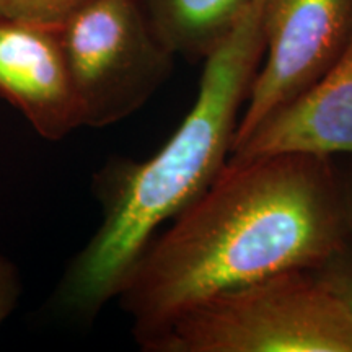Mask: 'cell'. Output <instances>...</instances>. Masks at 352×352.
Wrapping results in <instances>:
<instances>
[{
    "mask_svg": "<svg viewBox=\"0 0 352 352\" xmlns=\"http://www.w3.org/2000/svg\"><path fill=\"white\" fill-rule=\"evenodd\" d=\"M351 232L344 184L329 157L228 158L153 236L118 298L138 340L202 298L315 270L349 245Z\"/></svg>",
    "mask_w": 352,
    "mask_h": 352,
    "instance_id": "1",
    "label": "cell"
},
{
    "mask_svg": "<svg viewBox=\"0 0 352 352\" xmlns=\"http://www.w3.org/2000/svg\"><path fill=\"white\" fill-rule=\"evenodd\" d=\"M264 10L266 0H252L204 57L195 103L152 157L116 158L95 175L101 223L56 289L54 305L65 315L94 320L118 298L153 236L223 170L263 60Z\"/></svg>",
    "mask_w": 352,
    "mask_h": 352,
    "instance_id": "2",
    "label": "cell"
},
{
    "mask_svg": "<svg viewBox=\"0 0 352 352\" xmlns=\"http://www.w3.org/2000/svg\"><path fill=\"white\" fill-rule=\"evenodd\" d=\"M138 342L148 352H352V321L314 271H289L202 298Z\"/></svg>",
    "mask_w": 352,
    "mask_h": 352,
    "instance_id": "3",
    "label": "cell"
},
{
    "mask_svg": "<svg viewBox=\"0 0 352 352\" xmlns=\"http://www.w3.org/2000/svg\"><path fill=\"white\" fill-rule=\"evenodd\" d=\"M80 127L116 124L142 108L173 70L140 0H91L59 26Z\"/></svg>",
    "mask_w": 352,
    "mask_h": 352,
    "instance_id": "4",
    "label": "cell"
},
{
    "mask_svg": "<svg viewBox=\"0 0 352 352\" xmlns=\"http://www.w3.org/2000/svg\"><path fill=\"white\" fill-rule=\"evenodd\" d=\"M352 34V0H266L264 54L232 151L340 59Z\"/></svg>",
    "mask_w": 352,
    "mask_h": 352,
    "instance_id": "5",
    "label": "cell"
},
{
    "mask_svg": "<svg viewBox=\"0 0 352 352\" xmlns=\"http://www.w3.org/2000/svg\"><path fill=\"white\" fill-rule=\"evenodd\" d=\"M0 98L43 139L80 127L59 26L0 20Z\"/></svg>",
    "mask_w": 352,
    "mask_h": 352,
    "instance_id": "6",
    "label": "cell"
},
{
    "mask_svg": "<svg viewBox=\"0 0 352 352\" xmlns=\"http://www.w3.org/2000/svg\"><path fill=\"white\" fill-rule=\"evenodd\" d=\"M274 153L352 155V34L328 72L267 118L230 158Z\"/></svg>",
    "mask_w": 352,
    "mask_h": 352,
    "instance_id": "7",
    "label": "cell"
},
{
    "mask_svg": "<svg viewBox=\"0 0 352 352\" xmlns=\"http://www.w3.org/2000/svg\"><path fill=\"white\" fill-rule=\"evenodd\" d=\"M175 56L202 59L230 32L252 0H140Z\"/></svg>",
    "mask_w": 352,
    "mask_h": 352,
    "instance_id": "8",
    "label": "cell"
},
{
    "mask_svg": "<svg viewBox=\"0 0 352 352\" xmlns=\"http://www.w3.org/2000/svg\"><path fill=\"white\" fill-rule=\"evenodd\" d=\"M91 0H0V20L60 26Z\"/></svg>",
    "mask_w": 352,
    "mask_h": 352,
    "instance_id": "9",
    "label": "cell"
},
{
    "mask_svg": "<svg viewBox=\"0 0 352 352\" xmlns=\"http://www.w3.org/2000/svg\"><path fill=\"white\" fill-rule=\"evenodd\" d=\"M314 274L342 307L352 321V248L344 246L331 258L315 267Z\"/></svg>",
    "mask_w": 352,
    "mask_h": 352,
    "instance_id": "10",
    "label": "cell"
},
{
    "mask_svg": "<svg viewBox=\"0 0 352 352\" xmlns=\"http://www.w3.org/2000/svg\"><path fill=\"white\" fill-rule=\"evenodd\" d=\"M21 280L20 272L12 259L0 256V327L15 310L20 298Z\"/></svg>",
    "mask_w": 352,
    "mask_h": 352,
    "instance_id": "11",
    "label": "cell"
},
{
    "mask_svg": "<svg viewBox=\"0 0 352 352\" xmlns=\"http://www.w3.org/2000/svg\"><path fill=\"white\" fill-rule=\"evenodd\" d=\"M346 191V201H347V209H349V217H351V227H352V179L349 183V186H344Z\"/></svg>",
    "mask_w": 352,
    "mask_h": 352,
    "instance_id": "12",
    "label": "cell"
}]
</instances>
